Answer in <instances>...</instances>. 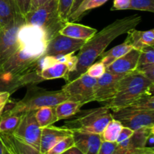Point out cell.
I'll return each mask as SVG.
<instances>
[{
	"instance_id": "5bb4252c",
	"label": "cell",
	"mask_w": 154,
	"mask_h": 154,
	"mask_svg": "<svg viewBox=\"0 0 154 154\" xmlns=\"http://www.w3.org/2000/svg\"><path fill=\"white\" fill-rule=\"evenodd\" d=\"M70 135H72V131L63 126L57 127L51 125L42 128L39 151L47 153L57 143Z\"/></svg>"
},
{
	"instance_id": "74e56055",
	"label": "cell",
	"mask_w": 154,
	"mask_h": 154,
	"mask_svg": "<svg viewBox=\"0 0 154 154\" xmlns=\"http://www.w3.org/2000/svg\"><path fill=\"white\" fill-rule=\"evenodd\" d=\"M130 0H114L111 11L129 10Z\"/></svg>"
},
{
	"instance_id": "836d02e7",
	"label": "cell",
	"mask_w": 154,
	"mask_h": 154,
	"mask_svg": "<svg viewBox=\"0 0 154 154\" xmlns=\"http://www.w3.org/2000/svg\"><path fill=\"white\" fill-rule=\"evenodd\" d=\"M117 147L116 142H108V141H102L100 146L98 154H113Z\"/></svg>"
},
{
	"instance_id": "ee69618b",
	"label": "cell",
	"mask_w": 154,
	"mask_h": 154,
	"mask_svg": "<svg viewBox=\"0 0 154 154\" xmlns=\"http://www.w3.org/2000/svg\"><path fill=\"white\" fill-rule=\"evenodd\" d=\"M3 151H4V144L0 138V154H3Z\"/></svg>"
},
{
	"instance_id": "7a4b0ae2",
	"label": "cell",
	"mask_w": 154,
	"mask_h": 154,
	"mask_svg": "<svg viewBox=\"0 0 154 154\" xmlns=\"http://www.w3.org/2000/svg\"><path fill=\"white\" fill-rule=\"evenodd\" d=\"M48 42L42 29L24 23L18 32L17 49L0 68L17 76H24L37 70L36 63L45 55Z\"/></svg>"
},
{
	"instance_id": "277c9868",
	"label": "cell",
	"mask_w": 154,
	"mask_h": 154,
	"mask_svg": "<svg viewBox=\"0 0 154 154\" xmlns=\"http://www.w3.org/2000/svg\"><path fill=\"white\" fill-rule=\"evenodd\" d=\"M66 100H69V97L63 90L51 91L35 85H29L24 97L11 105V108L5 106L4 111L17 114L36 111L42 107H55Z\"/></svg>"
},
{
	"instance_id": "8d00e7d4",
	"label": "cell",
	"mask_w": 154,
	"mask_h": 154,
	"mask_svg": "<svg viewBox=\"0 0 154 154\" xmlns=\"http://www.w3.org/2000/svg\"><path fill=\"white\" fill-rule=\"evenodd\" d=\"M134 131L132 129H129L128 127H125V126H123L121 131H120V134H119L118 137H117V140H116V143L117 144H120V143L123 142L125 140L128 139V138H130L132 136V135L133 134Z\"/></svg>"
},
{
	"instance_id": "d6a6232c",
	"label": "cell",
	"mask_w": 154,
	"mask_h": 154,
	"mask_svg": "<svg viewBox=\"0 0 154 154\" xmlns=\"http://www.w3.org/2000/svg\"><path fill=\"white\" fill-rule=\"evenodd\" d=\"M136 71L154 82V64H144L137 66Z\"/></svg>"
},
{
	"instance_id": "ab89813d",
	"label": "cell",
	"mask_w": 154,
	"mask_h": 154,
	"mask_svg": "<svg viewBox=\"0 0 154 154\" xmlns=\"http://www.w3.org/2000/svg\"><path fill=\"white\" fill-rule=\"evenodd\" d=\"M50 0H32L31 2V6H30V11H33L36 9L37 8L40 7L41 5H44L45 3L48 2Z\"/></svg>"
},
{
	"instance_id": "60d3db41",
	"label": "cell",
	"mask_w": 154,
	"mask_h": 154,
	"mask_svg": "<svg viewBox=\"0 0 154 154\" xmlns=\"http://www.w3.org/2000/svg\"><path fill=\"white\" fill-rule=\"evenodd\" d=\"M154 132H152L147 137V141H146L145 147H148V148H154Z\"/></svg>"
},
{
	"instance_id": "1f68e13d",
	"label": "cell",
	"mask_w": 154,
	"mask_h": 154,
	"mask_svg": "<svg viewBox=\"0 0 154 154\" xmlns=\"http://www.w3.org/2000/svg\"><path fill=\"white\" fill-rule=\"evenodd\" d=\"M74 0H58L59 14L63 20L67 22L69 12L72 8Z\"/></svg>"
},
{
	"instance_id": "e0dca14e",
	"label": "cell",
	"mask_w": 154,
	"mask_h": 154,
	"mask_svg": "<svg viewBox=\"0 0 154 154\" xmlns=\"http://www.w3.org/2000/svg\"><path fill=\"white\" fill-rule=\"evenodd\" d=\"M126 41L134 49L141 51L146 47H154L153 29L147 31H139L135 29L127 32Z\"/></svg>"
},
{
	"instance_id": "7bdbcfd3",
	"label": "cell",
	"mask_w": 154,
	"mask_h": 154,
	"mask_svg": "<svg viewBox=\"0 0 154 154\" xmlns=\"http://www.w3.org/2000/svg\"><path fill=\"white\" fill-rule=\"evenodd\" d=\"M83 1H84V0H74L73 4H72V8H71L70 12H69V15H70L71 14L73 13V12L75 11L77 8H78V6L81 4V2H82Z\"/></svg>"
},
{
	"instance_id": "d4e9b609",
	"label": "cell",
	"mask_w": 154,
	"mask_h": 154,
	"mask_svg": "<svg viewBox=\"0 0 154 154\" xmlns=\"http://www.w3.org/2000/svg\"><path fill=\"white\" fill-rule=\"evenodd\" d=\"M35 119L41 128L51 126L58 121L55 111V107H42L35 112Z\"/></svg>"
},
{
	"instance_id": "4316f807",
	"label": "cell",
	"mask_w": 154,
	"mask_h": 154,
	"mask_svg": "<svg viewBox=\"0 0 154 154\" xmlns=\"http://www.w3.org/2000/svg\"><path fill=\"white\" fill-rule=\"evenodd\" d=\"M129 106V105H128ZM133 108L147 111H154L153 95H144L129 105Z\"/></svg>"
},
{
	"instance_id": "cb8c5ba5",
	"label": "cell",
	"mask_w": 154,
	"mask_h": 154,
	"mask_svg": "<svg viewBox=\"0 0 154 154\" xmlns=\"http://www.w3.org/2000/svg\"><path fill=\"white\" fill-rule=\"evenodd\" d=\"M108 0H84L78 8L68 17L69 22L78 21L86 14L88 11L103 5Z\"/></svg>"
},
{
	"instance_id": "ba28073f",
	"label": "cell",
	"mask_w": 154,
	"mask_h": 154,
	"mask_svg": "<svg viewBox=\"0 0 154 154\" xmlns=\"http://www.w3.org/2000/svg\"><path fill=\"white\" fill-rule=\"evenodd\" d=\"M35 112L29 111L23 113L20 124L12 135L21 142L39 150L42 128L36 120Z\"/></svg>"
},
{
	"instance_id": "5b68a950",
	"label": "cell",
	"mask_w": 154,
	"mask_h": 154,
	"mask_svg": "<svg viewBox=\"0 0 154 154\" xmlns=\"http://www.w3.org/2000/svg\"><path fill=\"white\" fill-rule=\"evenodd\" d=\"M113 119L111 110L106 106L80 110L71 120L65 122L63 127L72 132L101 135L108 122Z\"/></svg>"
},
{
	"instance_id": "bcb514c9",
	"label": "cell",
	"mask_w": 154,
	"mask_h": 154,
	"mask_svg": "<svg viewBox=\"0 0 154 154\" xmlns=\"http://www.w3.org/2000/svg\"><path fill=\"white\" fill-rule=\"evenodd\" d=\"M3 154H11V153L10 152H9L8 150L7 149L4 147V151H3Z\"/></svg>"
},
{
	"instance_id": "8992f818",
	"label": "cell",
	"mask_w": 154,
	"mask_h": 154,
	"mask_svg": "<svg viewBox=\"0 0 154 154\" xmlns=\"http://www.w3.org/2000/svg\"><path fill=\"white\" fill-rule=\"evenodd\" d=\"M25 23L42 29L48 41L57 35L66 21L61 19L59 14L58 0H50L24 16Z\"/></svg>"
},
{
	"instance_id": "d6986e66",
	"label": "cell",
	"mask_w": 154,
	"mask_h": 154,
	"mask_svg": "<svg viewBox=\"0 0 154 154\" xmlns=\"http://www.w3.org/2000/svg\"><path fill=\"white\" fill-rule=\"evenodd\" d=\"M154 132V126H144L134 131L132 136L117 144L121 148H144L150 133Z\"/></svg>"
},
{
	"instance_id": "3957f363",
	"label": "cell",
	"mask_w": 154,
	"mask_h": 154,
	"mask_svg": "<svg viewBox=\"0 0 154 154\" xmlns=\"http://www.w3.org/2000/svg\"><path fill=\"white\" fill-rule=\"evenodd\" d=\"M153 81L135 70L120 80L115 96L106 107L112 112L118 111L144 95H153Z\"/></svg>"
},
{
	"instance_id": "484cf974",
	"label": "cell",
	"mask_w": 154,
	"mask_h": 154,
	"mask_svg": "<svg viewBox=\"0 0 154 154\" xmlns=\"http://www.w3.org/2000/svg\"><path fill=\"white\" fill-rule=\"evenodd\" d=\"M122 128H123V125L120 121L114 118L111 119L105 126L102 133L101 134L102 141H108V142H116V140Z\"/></svg>"
},
{
	"instance_id": "44dd1931",
	"label": "cell",
	"mask_w": 154,
	"mask_h": 154,
	"mask_svg": "<svg viewBox=\"0 0 154 154\" xmlns=\"http://www.w3.org/2000/svg\"><path fill=\"white\" fill-rule=\"evenodd\" d=\"M23 113H10L4 111L0 117V133L13 134L20 124Z\"/></svg>"
},
{
	"instance_id": "4dcf8cb0",
	"label": "cell",
	"mask_w": 154,
	"mask_h": 154,
	"mask_svg": "<svg viewBox=\"0 0 154 154\" xmlns=\"http://www.w3.org/2000/svg\"><path fill=\"white\" fill-rule=\"evenodd\" d=\"M106 72V67H105V65L102 63H101L100 61L96 62V63H93L90 67L87 69V72L85 73H87L89 76H90L91 78H100L101 76L105 74V72Z\"/></svg>"
},
{
	"instance_id": "52a82bcc",
	"label": "cell",
	"mask_w": 154,
	"mask_h": 154,
	"mask_svg": "<svg viewBox=\"0 0 154 154\" xmlns=\"http://www.w3.org/2000/svg\"><path fill=\"white\" fill-rule=\"evenodd\" d=\"M96 82V78H91L87 73H84L73 81L66 83L61 90L66 93L69 100L86 105L95 102L94 87Z\"/></svg>"
},
{
	"instance_id": "4fadbf2b",
	"label": "cell",
	"mask_w": 154,
	"mask_h": 154,
	"mask_svg": "<svg viewBox=\"0 0 154 154\" xmlns=\"http://www.w3.org/2000/svg\"><path fill=\"white\" fill-rule=\"evenodd\" d=\"M86 41L72 38L58 34L48 42L44 56H58L75 54L84 45Z\"/></svg>"
},
{
	"instance_id": "8fae6325",
	"label": "cell",
	"mask_w": 154,
	"mask_h": 154,
	"mask_svg": "<svg viewBox=\"0 0 154 154\" xmlns=\"http://www.w3.org/2000/svg\"><path fill=\"white\" fill-rule=\"evenodd\" d=\"M125 75H117L111 72H105L102 76L96 79L94 87V100L107 106L114 99L117 92L120 80Z\"/></svg>"
},
{
	"instance_id": "9c48e42d",
	"label": "cell",
	"mask_w": 154,
	"mask_h": 154,
	"mask_svg": "<svg viewBox=\"0 0 154 154\" xmlns=\"http://www.w3.org/2000/svg\"><path fill=\"white\" fill-rule=\"evenodd\" d=\"M112 117L120 121L123 126L133 131L144 126H154V111L138 109L129 105L113 111Z\"/></svg>"
},
{
	"instance_id": "c3c4849f",
	"label": "cell",
	"mask_w": 154,
	"mask_h": 154,
	"mask_svg": "<svg viewBox=\"0 0 154 154\" xmlns=\"http://www.w3.org/2000/svg\"><path fill=\"white\" fill-rule=\"evenodd\" d=\"M0 29H1V26H0Z\"/></svg>"
},
{
	"instance_id": "7c38bea8",
	"label": "cell",
	"mask_w": 154,
	"mask_h": 154,
	"mask_svg": "<svg viewBox=\"0 0 154 154\" xmlns=\"http://www.w3.org/2000/svg\"><path fill=\"white\" fill-rule=\"evenodd\" d=\"M44 81L37 70L24 76H17L2 70L0 68V93L8 92L11 95L26 86L35 85Z\"/></svg>"
},
{
	"instance_id": "ffe728a7",
	"label": "cell",
	"mask_w": 154,
	"mask_h": 154,
	"mask_svg": "<svg viewBox=\"0 0 154 154\" xmlns=\"http://www.w3.org/2000/svg\"><path fill=\"white\" fill-rule=\"evenodd\" d=\"M19 14L14 0H0V26L11 23Z\"/></svg>"
},
{
	"instance_id": "7402d4cb",
	"label": "cell",
	"mask_w": 154,
	"mask_h": 154,
	"mask_svg": "<svg viewBox=\"0 0 154 154\" xmlns=\"http://www.w3.org/2000/svg\"><path fill=\"white\" fill-rule=\"evenodd\" d=\"M83 104L78 102L66 100L55 106V111L59 120L70 118L81 110Z\"/></svg>"
},
{
	"instance_id": "b9f144b4",
	"label": "cell",
	"mask_w": 154,
	"mask_h": 154,
	"mask_svg": "<svg viewBox=\"0 0 154 154\" xmlns=\"http://www.w3.org/2000/svg\"><path fill=\"white\" fill-rule=\"evenodd\" d=\"M61 154H84V153H83L78 148V147H75V146L74 145L73 147H70V148L66 150V151H64Z\"/></svg>"
},
{
	"instance_id": "f546056e",
	"label": "cell",
	"mask_w": 154,
	"mask_h": 154,
	"mask_svg": "<svg viewBox=\"0 0 154 154\" xmlns=\"http://www.w3.org/2000/svg\"><path fill=\"white\" fill-rule=\"evenodd\" d=\"M144 64H154L153 47H146L140 51L138 66Z\"/></svg>"
},
{
	"instance_id": "9a60e30c",
	"label": "cell",
	"mask_w": 154,
	"mask_h": 154,
	"mask_svg": "<svg viewBox=\"0 0 154 154\" xmlns=\"http://www.w3.org/2000/svg\"><path fill=\"white\" fill-rule=\"evenodd\" d=\"M140 51L132 48L106 67V71L117 75H126L134 72L138 63Z\"/></svg>"
},
{
	"instance_id": "d590c367",
	"label": "cell",
	"mask_w": 154,
	"mask_h": 154,
	"mask_svg": "<svg viewBox=\"0 0 154 154\" xmlns=\"http://www.w3.org/2000/svg\"><path fill=\"white\" fill-rule=\"evenodd\" d=\"M14 1L20 13L24 17L29 11L32 0H14Z\"/></svg>"
},
{
	"instance_id": "e575fe53",
	"label": "cell",
	"mask_w": 154,
	"mask_h": 154,
	"mask_svg": "<svg viewBox=\"0 0 154 154\" xmlns=\"http://www.w3.org/2000/svg\"><path fill=\"white\" fill-rule=\"evenodd\" d=\"M148 147L144 148H121L117 147L113 154H143L149 150Z\"/></svg>"
},
{
	"instance_id": "f1b7e54d",
	"label": "cell",
	"mask_w": 154,
	"mask_h": 154,
	"mask_svg": "<svg viewBox=\"0 0 154 154\" xmlns=\"http://www.w3.org/2000/svg\"><path fill=\"white\" fill-rule=\"evenodd\" d=\"M129 10L154 12V0H130Z\"/></svg>"
},
{
	"instance_id": "f6af8a7d",
	"label": "cell",
	"mask_w": 154,
	"mask_h": 154,
	"mask_svg": "<svg viewBox=\"0 0 154 154\" xmlns=\"http://www.w3.org/2000/svg\"><path fill=\"white\" fill-rule=\"evenodd\" d=\"M143 154H154V148L149 149L147 152H145V153Z\"/></svg>"
},
{
	"instance_id": "7dc6e473",
	"label": "cell",
	"mask_w": 154,
	"mask_h": 154,
	"mask_svg": "<svg viewBox=\"0 0 154 154\" xmlns=\"http://www.w3.org/2000/svg\"><path fill=\"white\" fill-rule=\"evenodd\" d=\"M39 154H47V153H39Z\"/></svg>"
},
{
	"instance_id": "603a6c76",
	"label": "cell",
	"mask_w": 154,
	"mask_h": 154,
	"mask_svg": "<svg viewBox=\"0 0 154 154\" xmlns=\"http://www.w3.org/2000/svg\"><path fill=\"white\" fill-rule=\"evenodd\" d=\"M132 47L130 46V45L127 43V42L125 41L124 42H123L120 45H117V46L114 47L113 48L110 49L109 51H105L99 58V61L101 63H103L105 66V67H107L108 66H109L111 63H112L113 62L115 61L117 59L120 58V57L123 56L124 54H126L128 51H130L132 49Z\"/></svg>"
},
{
	"instance_id": "ac0fdd59",
	"label": "cell",
	"mask_w": 154,
	"mask_h": 154,
	"mask_svg": "<svg viewBox=\"0 0 154 154\" xmlns=\"http://www.w3.org/2000/svg\"><path fill=\"white\" fill-rule=\"evenodd\" d=\"M97 32V29L93 27L67 21L62 27L59 33L72 38L80 39L87 42V40L91 38Z\"/></svg>"
},
{
	"instance_id": "2e32d148",
	"label": "cell",
	"mask_w": 154,
	"mask_h": 154,
	"mask_svg": "<svg viewBox=\"0 0 154 154\" xmlns=\"http://www.w3.org/2000/svg\"><path fill=\"white\" fill-rule=\"evenodd\" d=\"M75 146L84 154H98L102 143L101 135L72 132Z\"/></svg>"
},
{
	"instance_id": "f35d334b",
	"label": "cell",
	"mask_w": 154,
	"mask_h": 154,
	"mask_svg": "<svg viewBox=\"0 0 154 154\" xmlns=\"http://www.w3.org/2000/svg\"><path fill=\"white\" fill-rule=\"evenodd\" d=\"M11 94L8 92H3V93H0V117L2 114L3 111H4L5 105L8 102L9 99H10Z\"/></svg>"
},
{
	"instance_id": "30bf717a",
	"label": "cell",
	"mask_w": 154,
	"mask_h": 154,
	"mask_svg": "<svg viewBox=\"0 0 154 154\" xmlns=\"http://www.w3.org/2000/svg\"><path fill=\"white\" fill-rule=\"evenodd\" d=\"M25 23L24 17L19 14L15 19L0 29V66L18 48V32Z\"/></svg>"
},
{
	"instance_id": "83f0119b",
	"label": "cell",
	"mask_w": 154,
	"mask_h": 154,
	"mask_svg": "<svg viewBox=\"0 0 154 154\" xmlns=\"http://www.w3.org/2000/svg\"><path fill=\"white\" fill-rule=\"evenodd\" d=\"M74 145H75V142H74L73 137L72 135H70L57 143L47 154H61L70 147H73Z\"/></svg>"
},
{
	"instance_id": "6da1fadb",
	"label": "cell",
	"mask_w": 154,
	"mask_h": 154,
	"mask_svg": "<svg viewBox=\"0 0 154 154\" xmlns=\"http://www.w3.org/2000/svg\"><path fill=\"white\" fill-rule=\"evenodd\" d=\"M141 21V17L140 15H130L116 20L100 32H97L78 51L76 66L72 72H69L66 82H70L85 73L87 69L105 52L114 39L129 30L136 28Z\"/></svg>"
}]
</instances>
